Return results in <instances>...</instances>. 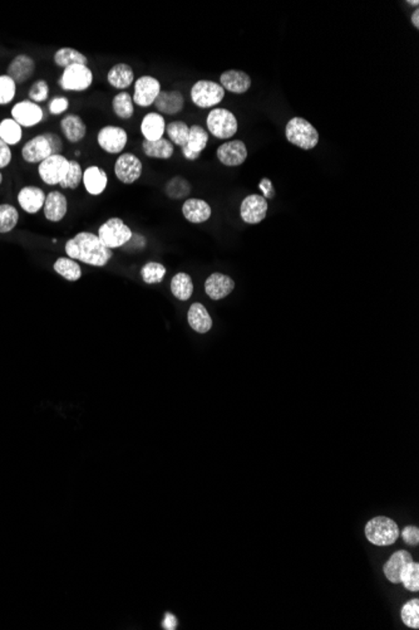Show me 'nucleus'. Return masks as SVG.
I'll return each mask as SVG.
<instances>
[{
    "mask_svg": "<svg viewBox=\"0 0 419 630\" xmlns=\"http://www.w3.org/2000/svg\"><path fill=\"white\" fill-rule=\"evenodd\" d=\"M66 253L74 261L93 267H104L112 260L114 252L107 248L99 236L90 232H81L66 243Z\"/></svg>",
    "mask_w": 419,
    "mask_h": 630,
    "instance_id": "f257e3e1",
    "label": "nucleus"
},
{
    "mask_svg": "<svg viewBox=\"0 0 419 630\" xmlns=\"http://www.w3.org/2000/svg\"><path fill=\"white\" fill-rule=\"evenodd\" d=\"M63 140L54 133H44L30 139L22 149V156L29 164H41L52 155H62Z\"/></svg>",
    "mask_w": 419,
    "mask_h": 630,
    "instance_id": "f03ea898",
    "label": "nucleus"
},
{
    "mask_svg": "<svg viewBox=\"0 0 419 630\" xmlns=\"http://www.w3.org/2000/svg\"><path fill=\"white\" fill-rule=\"evenodd\" d=\"M285 138L291 145L301 150H312L319 144V133L310 122L303 117H293L285 126Z\"/></svg>",
    "mask_w": 419,
    "mask_h": 630,
    "instance_id": "7ed1b4c3",
    "label": "nucleus"
},
{
    "mask_svg": "<svg viewBox=\"0 0 419 630\" xmlns=\"http://www.w3.org/2000/svg\"><path fill=\"white\" fill-rule=\"evenodd\" d=\"M207 133L219 140H228L234 138L239 130V121L234 112L230 109L215 107L211 109L206 117Z\"/></svg>",
    "mask_w": 419,
    "mask_h": 630,
    "instance_id": "20e7f679",
    "label": "nucleus"
},
{
    "mask_svg": "<svg viewBox=\"0 0 419 630\" xmlns=\"http://www.w3.org/2000/svg\"><path fill=\"white\" fill-rule=\"evenodd\" d=\"M366 536L376 546H390L399 537V528L390 517H374L366 523Z\"/></svg>",
    "mask_w": 419,
    "mask_h": 630,
    "instance_id": "39448f33",
    "label": "nucleus"
},
{
    "mask_svg": "<svg viewBox=\"0 0 419 630\" xmlns=\"http://www.w3.org/2000/svg\"><path fill=\"white\" fill-rule=\"evenodd\" d=\"M190 96L198 109H215L225 98V90L215 81L200 79L192 86Z\"/></svg>",
    "mask_w": 419,
    "mask_h": 630,
    "instance_id": "423d86ee",
    "label": "nucleus"
},
{
    "mask_svg": "<svg viewBox=\"0 0 419 630\" xmlns=\"http://www.w3.org/2000/svg\"><path fill=\"white\" fill-rule=\"evenodd\" d=\"M97 236H99L107 248L114 249L123 247L130 242L133 233L122 219L111 218L99 227Z\"/></svg>",
    "mask_w": 419,
    "mask_h": 630,
    "instance_id": "0eeeda50",
    "label": "nucleus"
},
{
    "mask_svg": "<svg viewBox=\"0 0 419 630\" xmlns=\"http://www.w3.org/2000/svg\"><path fill=\"white\" fill-rule=\"evenodd\" d=\"M93 79L95 76L90 67L73 65L63 69L58 83L63 91L83 92L90 88Z\"/></svg>",
    "mask_w": 419,
    "mask_h": 630,
    "instance_id": "6e6552de",
    "label": "nucleus"
},
{
    "mask_svg": "<svg viewBox=\"0 0 419 630\" xmlns=\"http://www.w3.org/2000/svg\"><path fill=\"white\" fill-rule=\"evenodd\" d=\"M128 142V133L120 126L107 125L97 133V144L109 155H120Z\"/></svg>",
    "mask_w": 419,
    "mask_h": 630,
    "instance_id": "1a4fd4ad",
    "label": "nucleus"
},
{
    "mask_svg": "<svg viewBox=\"0 0 419 630\" xmlns=\"http://www.w3.org/2000/svg\"><path fill=\"white\" fill-rule=\"evenodd\" d=\"M144 165L141 159L132 152H122L114 163V175L121 182L131 185L142 175Z\"/></svg>",
    "mask_w": 419,
    "mask_h": 630,
    "instance_id": "9d476101",
    "label": "nucleus"
},
{
    "mask_svg": "<svg viewBox=\"0 0 419 630\" xmlns=\"http://www.w3.org/2000/svg\"><path fill=\"white\" fill-rule=\"evenodd\" d=\"M69 169V160L63 155H52L38 165V174L47 185H60Z\"/></svg>",
    "mask_w": 419,
    "mask_h": 630,
    "instance_id": "9b49d317",
    "label": "nucleus"
},
{
    "mask_svg": "<svg viewBox=\"0 0 419 630\" xmlns=\"http://www.w3.org/2000/svg\"><path fill=\"white\" fill-rule=\"evenodd\" d=\"M133 86H135V91L132 95L133 102L144 109L152 106L161 92V82L152 76L139 77L137 81H135Z\"/></svg>",
    "mask_w": 419,
    "mask_h": 630,
    "instance_id": "f8f14e48",
    "label": "nucleus"
},
{
    "mask_svg": "<svg viewBox=\"0 0 419 630\" xmlns=\"http://www.w3.org/2000/svg\"><path fill=\"white\" fill-rule=\"evenodd\" d=\"M247 147L241 140H230L224 142L216 150V158L228 168H236L244 164L247 159Z\"/></svg>",
    "mask_w": 419,
    "mask_h": 630,
    "instance_id": "ddd939ff",
    "label": "nucleus"
},
{
    "mask_svg": "<svg viewBox=\"0 0 419 630\" xmlns=\"http://www.w3.org/2000/svg\"><path fill=\"white\" fill-rule=\"evenodd\" d=\"M268 200L259 194L247 195L241 201L240 206V217L247 224H259L268 214Z\"/></svg>",
    "mask_w": 419,
    "mask_h": 630,
    "instance_id": "4468645a",
    "label": "nucleus"
},
{
    "mask_svg": "<svg viewBox=\"0 0 419 630\" xmlns=\"http://www.w3.org/2000/svg\"><path fill=\"white\" fill-rule=\"evenodd\" d=\"M12 119L18 122L22 128H34L43 121L44 112L38 103L25 100L13 106Z\"/></svg>",
    "mask_w": 419,
    "mask_h": 630,
    "instance_id": "2eb2a0df",
    "label": "nucleus"
},
{
    "mask_svg": "<svg viewBox=\"0 0 419 630\" xmlns=\"http://www.w3.org/2000/svg\"><path fill=\"white\" fill-rule=\"evenodd\" d=\"M207 144H209V133L201 125L195 123L190 128L188 141L184 147H181V152L186 160L195 161L201 156Z\"/></svg>",
    "mask_w": 419,
    "mask_h": 630,
    "instance_id": "dca6fc26",
    "label": "nucleus"
},
{
    "mask_svg": "<svg viewBox=\"0 0 419 630\" xmlns=\"http://www.w3.org/2000/svg\"><path fill=\"white\" fill-rule=\"evenodd\" d=\"M234 288V279L224 273H212L205 282V292L214 301L228 297Z\"/></svg>",
    "mask_w": 419,
    "mask_h": 630,
    "instance_id": "f3484780",
    "label": "nucleus"
},
{
    "mask_svg": "<svg viewBox=\"0 0 419 630\" xmlns=\"http://www.w3.org/2000/svg\"><path fill=\"white\" fill-rule=\"evenodd\" d=\"M36 62L28 55H18L14 57L6 68V76L15 82V85H22L34 74Z\"/></svg>",
    "mask_w": 419,
    "mask_h": 630,
    "instance_id": "a211bd4d",
    "label": "nucleus"
},
{
    "mask_svg": "<svg viewBox=\"0 0 419 630\" xmlns=\"http://www.w3.org/2000/svg\"><path fill=\"white\" fill-rule=\"evenodd\" d=\"M225 92L228 91L234 95H244L252 87V77L239 69H228L221 73L220 82Z\"/></svg>",
    "mask_w": 419,
    "mask_h": 630,
    "instance_id": "6ab92c4d",
    "label": "nucleus"
},
{
    "mask_svg": "<svg viewBox=\"0 0 419 630\" xmlns=\"http://www.w3.org/2000/svg\"><path fill=\"white\" fill-rule=\"evenodd\" d=\"M158 114L174 116L180 114L185 109V98L182 92L177 90L172 91H161L153 103Z\"/></svg>",
    "mask_w": 419,
    "mask_h": 630,
    "instance_id": "aec40b11",
    "label": "nucleus"
},
{
    "mask_svg": "<svg viewBox=\"0 0 419 630\" xmlns=\"http://www.w3.org/2000/svg\"><path fill=\"white\" fill-rule=\"evenodd\" d=\"M60 131L71 144H78L87 135V125L77 114H68L60 123Z\"/></svg>",
    "mask_w": 419,
    "mask_h": 630,
    "instance_id": "412c9836",
    "label": "nucleus"
},
{
    "mask_svg": "<svg viewBox=\"0 0 419 630\" xmlns=\"http://www.w3.org/2000/svg\"><path fill=\"white\" fill-rule=\"evenodd\" d=\"M182 214L186 220H188L192 224H201L211 218L212 209L207 201L191 198V199L186 200L184 203Z\"/></svg>",
    "mask_w": 419,
    "mask_h": 630,
    "instance_id": "4be33fe9",
    "label": "nucleus"
},
{
    "mask_svg": "<svg viewBox=\"0 0 419 630\" xmlns=\"http://www.w3.org/2000/svg\"><path fill=\"white\" fill-rule=\"evenodd\" d=\"M82 182H83L84 188L88 194L98 196V195L102 194L107 188V173L97 165H90L83 171Z\"/></svg>",
    "mask_w": 419,
    "mask_h": 630,
    "instance_id": "5701e85b",
    "label": "nucleus"
},
{
    "mask_svg": "<svg viewBox=\"0 0 419 630\" xmlns=\"http://www.w3.org/2000/svg\"><path fill=\"white\" fill-rule=\"evenodd\" d=\"M44 215L48 219L49 222L58 223L60 220H63L66 217L67 210H68V200L66 195L62 194L60 192H50L46 196V203H44Z\"/></svg>",
    "mask_w": 419,
    "mask_h": 630,
    "instance_id": "b1692460",
    "label": "nucleus"
},
{
    "mask_svg": "<svg viewBox=\"0 0 419 630\" xmlns=\"http://www.w3.org/2000/svg\"><path fill=\"white\" fill-rule=\"evenodd\" d=\"M108 85L116 90L125 91L135 83V72L128 63H116L107 73Z\"/></svg>",
    "mask_w": 419,
    "mask_h": 630,
    "instance_id": "393cba45",
    "label": "nucleus"
},
{
    "mask_svg": "<svg viewBox=\"0 0 419 630\" xmlns=\"http://www.w3.org/2000/svg\"><path fill=\"white\" fill-rule=\"evenodd\" d=\"M166 121L165 117L158 112H149L144 115L141 121V133L144 135V139L147 141H157L162 139L166 133Z\"/></svg>",
    "mask_w": 419,
    "mask_h": 630,
    "instance_id": "a878e982",
    "label": "nucleus"
},
{
    "mask_svg": "<svg viewBox=\"0 0 419 630\" xmlns=\"http://www.w3.org/2000/svg\"><path fill=\"white\" fill-rule=\"evenodd\" d=\"M46 193L36 187H25L19 192L18 203L25 212L36 214L44 206Z\"/></svg>",
    "mask_w": 419,
    "mask_h": 630,
    "instance_id": "bb28decb",
    "label": "nucleus"
},
{
    "mask_svg": "<svg viewBox=\"0 0 419 630\" xmlns=\"http://www.w3.org/2000/svg\"><path fill=\"white\" fill-rule=\"evenodd\" d=\"M412 561H413V558L411 556V554L406 550L394 552L384 565V575L390 582L401 584V571Z\"/></svg>",
    "mask_w": 419,
    "mask_h": 630,
    "instance_id": "cd10ccee",
    "label": "nucleus"
},
{
    "mask_svg": "<svg viewBox=\"0 0 419 630\" xmlns=\"http://www.w3.org/2000/svg\"><path fill=\"white\" fill-rule=\"evenodd\" d=\"M187 321L192 330L198 333H209L212 328V319L210 316L209 311L201 303L196 302L191 304L187 314Z\"/></svg>",
    "mask_w": 419,
    "mask_h": 630,
    "instance_id": "c85d7f7f",
    "label": "nucleus"
},
{
    "mask_svg": "<svg viewBox=\"0 0 419 630\" xmlns=\"http://www.w3.org/2000/svg\"><path fill=\"white\" fill-rule=\"evenodd\" d=\"M142 152L147 158L168 160L174 156V146L170 140L163 138L157 141L144 140Z\"/></svg>",
    "mask_w": 419,
    "mask_h": 630,
    "instance_id": "c756f323",
    "label": "nucleus"
},
{
    "mask_svg": "<svg viewBox=\"0 0 419 630\" xmlns=\"http://www.w3.org/2000/svg\"><path fill=\"white\" fill-rule=\"evenodd\" d=\"M53 61L55 66L66 69L67 67L73 66V65H83L88 66V58L74 48H60L54 53Z\"/></svg>",
    "mask_w": 419,
    "mask_h": 630,
    "instance_id": "7c9ffc66",
    "label": "nucleus"
},
{
    "mask_svg": "<svg viewBox=\"0 0 419 630\" xmlns=\"http://www.w3.org/2000/svg\"><path fill=\"white\" fill-rule=\"evenodd\" d=\"M171 292L174 297L180 301L190 300L193 293V282L191 276L185 272L174 274L171 281Z\"/></svg>",
    "mask_w": 419,
    "mask_h": 630,
    "instance_id": "2f4dec72",
    "label": "nucleus"
},
{
    "mask_svg": "<svg viewBox=\"0 0 419 630\" xmlns=\"http://www.w3.org/2000/svg\"><path fill=\"white\" fill-rule=\"evenodd\" d=\"M54 271L60 274V277L76 282L82 277V268L77 262L69 257H60L53 264Z\"/></svg>",
    "mask_w": 419,
    "mask_h": 630,
    "instance_id": "473e14b6",
    "label": "nucleus"
},
{
    "mask_svg": "<svg viewBox=\"0 0 419 630\" xmlns=\"http://www.w3.org/2000/svg\"><path fill=\"white\" fill-rule=\"evenodd\" d=\"M112 109L114 115L121 120H130L135 114V102L131 93L121 91L112 100Z\"/></svg>",
    "mask_w": 419,
    "mask_h": 630,
    "instance_id": "72a5a7b5",
    "label": "nucleus"
},
{
    "mask_svg": "<svg viewBox=\"0 0 419 630\" xmlns=\"http://www.w3.org/2000/svg\"><path fill=\"white\" fill-rule=\"evenodd\" d=\"M23 138V128L13 119H4L0 122V140L6 145H17Z\"/></svg>",
    "mask_w": 419,
    "mask_h": 630,
    "instance_id": "f704fd0d",
    "label": "nucleus"
},
{
    "mask_svg": "<svg viewBox=\"0 0 419 630\" xmlns=\"http://www.w3.org/2000/svg\"><path fill=\"white\" fill-rule=\"evenodd\" d=\"M166 133L174 146L184 147L188 141L190 126L185 121H181V120L170 122L166 125Z\"/></svg>",
    "mask_w": 419,
    "mask_h": 630,
    "instance_id": "c9c22d12",
    "label": "nucleus"
},
{
    "mask_svg": "<svg viewBox=\"0 0 419 630\" xmlns=\"http://www.w3.org/2000/svg\"><path fill=\"white\" fill-rule=\"evenodd\" d=\"M165 192L170 199H182L191 193V184L185 177L174 176L171 180H168Z\"/></svg>",
    "mask_w": 419,
    "mask_h": 630,
    "instance_id": "e433bc0d",
    "label": "nucleus"
},
{
    "mask_svg": "<svg viewBox=\"0 0 419 630\" xmlns=\"http://www.w3.org/2000/svg\"><path fill=\"white\" fill-rule=\"evenodd\" d=\"M166 276V267L158 262H149L141 269V277L147 285L161 283Z\"/></svg>",
    "mask_w": 419,
    "mask_h": 630,
    "instance_id": "4c0bfd02",
    "label": "nucleus"
},
{
    "mask_svg": "<svg viewBox=\"0 0 419 630\" xmlns=\"http://www.w3.org/2000/svg\"><path fill=\"white\" fill-rule=\"evenodd\" d=\"M83 180V170L77 160H69V169L64 179L60 182V187L62 189H74L78 188L81 182Z\"/></svg>",
    "mask_w": 419,
    "mask_h": 630,
    "instance_id": "58836bf2",
    "label": "nucleus"
},
{
    "mask_svg": "<svg viewBox=\"0 0 419 630\" xmlns=\"http://www.w3.org/2000/svg\"><path fill=\"white\" fill-rule=\"evenodd\" d=\"M19 213L9 204H0V233H9L18 224Z\"/></svg>",
    "mask_w": 419,
    "mask_h": 630,
    "instance_id": "ea45409f",
    "label": "nucleus"
},
{
    "mask_svg": "<svg viewBox=\"0 0 419 630\" xmlns=\"http://www.w3.org/2000/svg\"><path fill=\"white\" fill-rule=\"evenodd\" d=\"M401 582L409 591L419 590V565L417 563H409L403 569L401 574Z\"/></svg>",
    "mask_w": 419,
    "mask_h": 630,
    "instance_id": "a19ab883",
    "label": "nucleus"
},
{
    "mask_svg": "<svg viewBox=\"0 0 419 630\" xmlns=\"http://www.w3.org/2000/svg\"><path fill=\"white\" fill-rule=\"evenodd\" d=\"M401 617L403 623L413 628L418 629L419 628V600H409L406 605L401 608Z\"/></svg>",
    "mask_w": 419,
    "mask_h": 630,
    "instance_id": "79ce46f5",
    "label": "nucleus"
},
{
    "mask_svg": "<svg viewBox=\"0 0 419 630\" xmlns=\"http://www.w3.org/2000/svg\"><path fill=\"white\" fill-rule=\"evenodd\" d=\"M17 85L9 76H0V106H6L15 98Z\"/></svg>",
    "mask_w": 419,
    "mask_h": 630,
    "instance_id": "37998d69",
    "label": "nucleus"
},
{
    "mask_svg": "<svg viewBox=\"0 0 419 630\" xmlns=\"http://www.w3.org/2000/svg\"><path fill=\"white\" fill-rule=\"evenodd\" d=\"M28 96L32 102L39 103L47 101L49 98V86L47 81H44V79L36 81L30 87Z\"/></svg>",
    "mask_w": 419,
    "mask_h": 630,
    "instance_id": "c03bdc74",
    "label": "nucleus"
},
{
    "mask_svg": "<svg viewBox=\"0 0 419 630\" xmlns=\"http://www.w3.org/2000/svg\"><path fill=\"white\" fill-rule=\"evenodd\" d=\"M49 112L54 116H60L64 114L69 109V100L64 96H57L52 98L48 103Z\"/></svg>",
    "mask_w": 419,
    "mask_h": 630,
    "instance_id": "a18cd8bd",
    "label": "nucleus"
},
{
    "mask_svg": "<svg viewBox=\"0 0 419 630\" xmlns=\"http://www.w3.org/2000/svg\"><path fill=\"white\" fill-rule=\"evenodd\" d=\"M401 537L408 545L417 546L419 542V530L415 526H407L401 532Z\"/></svg>",
    "mask_w": 419,
    "mask_h": 630,
    "instance_id": "49530a36",
    "label": "nucleus"
},
{
    "mask_svg": "<svg viewBox=\"0 0 419 630\" xmlns=\"http://www.w3.org/2000/svg\"><path fill=\"white\" fill-rule=\"evenodd\" d=\"M13 154L11 146L6 145L3 140H0V169H4L12 163Z\"/></svg>",
    "mask_w": 419,
    "mask_h": 630,
    "instance_id": "de8ad7c7",
    "label": "nucleus"
},
{
    "mask_svg": "<svg viewBox=\"0 0 419 630\" xmlns=\"http://www.w3.org/2000/svg\"><path fill=\"white\" fill-rule=\"evenodd\" d=\"M259 189L261 190V193L265 199H274L275 198V190H274V185H273V182L268 179V177H263L261 179V182H259Z\"/></svg>",
    "mask_w": 419,
    "mask_h": 630,
    "instance_id": "09e8293b",
    "label": "nucleus"
},
{
    "mask_svg": "<svg viewBox=\"0 0 419 630\" xmlns=\"http://www.w3.org/2000/svg\"><path fill=\"white\" fill-rule=\"evenodd\" d=\"M162 626H163V629L166 630L176 629V626H177V619L174 618L172 614H167V615L165 617V619H163Z\"/></svg>",
    "mask_w": 419,
    "mask_h": 630,
    "instance_id": "8fccbe9b",
    "label": "nucleus"
},
{
    "mask_svg": "<svg viewBox=\"0 0 419 630\" xmlns=\"http://www.w3.org/2000/svg\"><path fill=\"white\" fill-rule=\"evenodd\" d=\"M411 22H412V25H414V28L415 29H419V9L418 8H415V11L412 13V15H411Z\"/></svg>",
    "mask_w": 419,
    "mask_h": 630,
    "instance_id": "3c124183",
    "label": "nucleus"
},
{
    "mask_svg": "<svg viewBox=\"0 0 419 630\" xmlns=\"http://www.w3.org/2000/svg\"><path fill=\"white\" fill-rule=\"evenodd\" d=\"M1 182H3V175H1V173H0V185H1Z\"/></svg>",
    "mask_w": 419,
    "mask_h": 630,
    "instance_id": "603ef678",
    "label": "nucleus"
}]
</instances>
